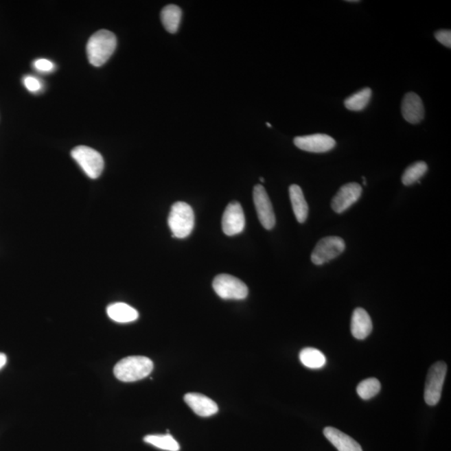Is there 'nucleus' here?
<instances>
[{
	"instance_id": "obj_1",
	"label": "nucleus",
	"mask_w": 451,
	"mask_h": 451,
	"mask_svg": "<svg viewBox=\"0 0 451 451\" xmlns=\"http://www.w3.org/2000/svg\"><path fill=\"white\" fill-rule=\"evenodd\" d=\"M117 40L113 32L100 30L89 40L86 52L89 62L95 67L106 64L117 48Z\"/></svg>"
},
{
	"instance_id": "obj_2",
	"label": "nucleus",
	"mask_w": 451,
	"mask_h": 451,
	"mask_svg": "<svg viewBox=\"0 0 451 451\" xmlns=\"http://www.w3.org/2000/svg\"><path fill=\"white\" fill-rule=\"evenodd\" d=\"M153 362L148 357L130 356L115 365L114 375L122 382H135L148 377L152 372Z\"/></svg>"
},
{
	"instance_id": "obj_3",
	"label": "nucleus",
	"mask_w": 451,
	"mask_h": 451,
	"mask_svg": "<svg viewBox=\"0 0 451 451\" xmlns=\"http://www.w3.org/2000/svg\"><path fill=\"white\" fill-rule=\"evenodd\" d=\"M194 211L183 202L173 204L168 217V225L173 238H186L194 229Z\"/></svg>"
},
{
	"instance_id": "obj_4",
	"label": "nucleus",
	"mask_w": 451,
	"mask_h": 451,
	"mask_svg": "<svg viewBox=\"0 0 451 451\" xmlns=\"http://www.w3.org/2000/svg\"><path fill=\"white\" fill-rule=\"evenodd\" d=\"M71 157L90 178L96 179L102 175L104 159L97 150L79 146L72 150Z\"/></svg>"
},
{
	"instance_id": "obj_5",
	"label": "nucleus",
	"mask_w": 451,
	"mask_h": 451,
	"mask_svg": "<svg viewBox=\"0 0 451 451\" xmlns=\"http://www.w3.org/2000/svg\"><path fill=\"white\" fill-rule=\"evenodd\" d=\"M446 372L447 365L443 361H439L437 363L434 364L428 372L425 395H424L428 406H437L439 400H441Z\"/></svg>"
},
{
	"instance_id": "obj_6",
	"label": "nucleus",
	"mask_w": 451,
	"mask_h": 451,
	"mask_svg": "<svg viewBox=\"0 0 451 451\" xmlns=\"http://www.w3.org/2000/svg\"><path fill=\"white\" fill-rule=\"evenodd\" d=\"M213 287L216 294L222 299L242 300L248 295L246 285L232 275H218L213 280Z\"/></svg>"
},
{
	"instance_id": "obj_7",
	"label": "nucleus",
	"mask_w": 451,
	"mask_h": 451,
	"mask_svg": "<svg viewBox=\"0 0 451 451\" xmlns=\"http://www.w3.org/2000/svg\"><path fill=\"white\" fill-rule=\"evenodd\" d=\"M345 249L344 239L339 237H326L319 240L311 254L315 265H323L340 255Z\"/></svg>"
},
{
	"instance_id": "obj_8",
	"label": "nucleus",
	"mask_w": 451,
	"mask_h": 451,
	"mask_svg": "<svg viewBox=\"0 0 451 451\" xmlns=\"http://www.w3.org/2000/svg\"><path fill=\"white\" fill-rule=\"evenodd\" d=\"M253 202L261 224L265 229H273L276 224L275 214L267 192L262 185H256L253 188Z\"/></svg>"
},
{
	"instance_id": "obj_9",
	"label": "nucleus",
	"mask_w": 451,
	"mask_h": 451,
	"mask_svg": "<svg viewBox=\"0 0 451 451\" xmlns=\"http://www.w3.org/2000/svg\"><path fill=\"white\" fill-rule=\"evenodd\" d=\"M222 227L223 233L227 236H234L244 230L245 215L240 203L229 204L222 216Z\"/></svg>"
},
{
	"instance_id": "obj_10",
	"label": "nucleus",
	"mask_w": 451,
	"mask_h": 451,
	"mask_svg": "<svg viewBox=\"0 0 451 451\" xmlns=\"http://www.w3.org/2000/svg\"><path fill=\"white\" fill-rule=\"evenodd\" d=\"M294 143L297 148L308 152L325 153L329 152L336 146L333 137L325 134H314L308 136L297 137Z\"/></svg>"
},
{
	"instance_id": "obj_11",
	"label": "nucleus",
	"mask_w": 451,
	"mask_h": 451,
	"mask_svg": "<svg viewBox=\"0 0 451 451\" xmlns=\"http://www.w3.org/2000/svg\"><path fill=\"white\" fill-rule=\"evenodd\" d=\"M362 195V187L356 183L344 185L339 189L337 194L334 196L331 207L337 213H345L346 210L354 205Z\"/></svg>"
},
{
	"instance_id": "obj_12",
	"label": "nucleus",
	"mask_w": 451,
	"mask_h": 451,
	"mask_svg": "<svg viewBox=\"0 0 451 451\" xmlns=\"http://www.w3.org/2000/svg\"><path fill=\"white\" fill-rule=\"evenodd\" d=\"M401 111L404 119L411 124H418L425 117V108L422 100L414 92L404 95Z\"/></svg>"
},
{
	"instance_id": "obj_13",
	"label": "nucleus",
	"mask_w": 451,
	"mask_h": 451,
	"mask_svg": "<svg viewBox=\"0 0 451 451\" xmlns=\"http://www.w3.org/2000/svg\"><path fill=\"white\" fill-rule=\"evenodd\" d=\"M184 400L200 417H209L218 411V404L213 400L199 393H188L184 396Z\"/></svg>"
},
{
	"instance_id": "obj_14",
	"label": "nucleus",
	"mask_w": 451,
	"mask_h": 451,
	"mask_svg": "<svg viewBox=\"0 0 451 451\" xmlns=\"http://www.w3.org/2000/svg\"><path fill=\"white\" fill-rule=\"evenodd\" d=\"M373 323L371 318L364 308H358L354 311L351 319V333L354 338L363 340L371 334Z\"/></svg>"
},
{
	"instance_id": "obj_15",
	"label": "nucleus",
	"mask_w": 451,
	"mask_h": 451,
	"mask_svg": "<svg viewBox=\"0 0 451 451\" xmlns=\"http://www.w3.org/2000/svg\"><path fill=\"white\" fill-rule=\"evenodd\" d=\"M323 435L338 451H363L356 441L334 427H326Z\"/></svg>"
},
{
	"instance_id": "obj_16",
	"label": "nucleus",
	"mask_w": 451,
	"mask_h": 451,
	"mask_svg": "<svg viewBox=\"0 0 451 451\" xmlns=\"http://www.w3.org/2000/svg\"><path fill=\"white\" fill-rule=\"evenodd\" d=\"M289 196H290L292 207L297 221L303 223L308 218V206L302 188L296 184L291 185L289 187Z\"/></svg>"
},
{
	"instance_id": "obj_17",
	"label": "nucleus",
	"mask_w": 451,
	"mask_h": 451,
	"mask_svg": "<svg viewBox=\"0 0 451 451\" xmlns=\"http://www.w3.org/2000/svg\"><path fill=\"white\" fill-rule=\"evenodd\" d=\"M107 314L113 321L121 323L136 321L139 317L138 312L124 303L111 304L107 308Z\"/></svg>"
},
{
	"instance_id": "obj_18",
	"label": "nucleus",
	"mask_w": 451,
	"mask_h": 451,
	"mask_svg": "<svg viewBox=\"0 0 451 451\" xmlns=\"http://www.w3.org/2000/svg\"><path fill=\"white\" fill-rule=\"evenodd\" d=\"M182 16V10L175 5H169L164 7L161 13V19L164 28L171 34H175L178 30Z\"/></svg>"
},
{
	"instance_id": "obj_19",
	"label": "nucleus",
	"mask_w": 451,
	"mask_h": 451,
	"mask_svg": "<svg viewBox=\"0 0 451 451\" xmlns=\"http://www.w3.org/2000/svg\"><path fill=\"white\" fill-rule=\"evenodd\" d=\"M301 363L310 369H321L326 365V358L321 351L314 348H305L299 354Z\"/></svg>"
},
{
	"instance_id": "obj_20",
	"label": "nucleus",
	"mask_w": 451,
	"mask_h": 451,
	"mask_svg": "<svg viewBox=\"0 0 451 451\" xmlns=\"http://www.w3.org/2000/svg\"><path fill=\"white\" fill-rule=\"evenodd\" d=\"M372 91L370 88L362 89L361 91L349 96L345 100V106L347 109L353 111H363L368 106L371 99Z\"/></svg>"
},
{
	"instance_id": "obj_21",
	"label": "nucleus",
	"mask_w": 451,
	"mask_h": 451,
	"mask_svg": "<svg viewBox=\"0 0 451 451\" xmlns=\"http://www.w3.org/2000/svg\"><path fill=\"white\" fill-rule=\"evenodd\" d=\"M144 441L157 447L158 449L167 451H179L180 446L171 435H150L144 438Z\"/></svg>"
},
{
	"instance_id": "obj_22",
	"label": "nucleus",
	"mask_w": 451,
	"mask_h": 451,
	"mask_svg": "<svg viewBox=\"0 0 451 451\" xmlns=\"http://www.w3.org/2000/svg\"><path fill=\"white\" fill-rule=\"evenodd\" d=\"M428 171V165L425 161H417L408 167L402 176V183L404 186L419 182V179L426 174Z\"/></svg>"
},
{
	"instance_id": "obj_23",
	"label": "nucleus",
	"mask_w": 451,
	"mask_h": 451,
	"mask_svg": "<svg viewBox=\"0 0 451 451\" xmlns=\"http://www.w3.org/2000/svg\"><path fill=\"white\" fill-rule=\"evenodd\" d=\"M380 389V381L375 378H370V379L365 380L358 384L357 393L360 398L368 400L379 394Z\"/></svg>"
},
{
	"instance_id": "obj_24",
	"label": "nucleus",
	"mask_w": 451,
	"mask_h": 451,
	"mask_svg": "<svg viewBox=\"0 0 451 451\" xmlns=\"http://www.w3.org/2000/svg\"><path fill=\"white\" fill-rule=\"evenodd\" d=\"M24 84L27 90L32 92V93H36V92L40 91L42 87L40 80H38L36 77L30 76L25 77Z\"/></svg>"
},
{
	"instance_id": "obj_25",
	"label": "nucleus",
	"mask_w": 451,
	"mask_h": 451,
	"mask_svg": "<svg viewBox=\"0 0 451 451\" xmlns=\"http://www.w3.org/2000/svg\"><path fill=\"white\" fill-rule=\"evenodd\" d=\"M435 37L439 43L445 45L446 47H451V32L448 30H438L435 33Z\"/></svg>"
},
{
	"instance_id": "obj_26",
	"label": "nucleus",
	"mask_w": 451,
	"mask_h": 451,
	"mask_svg": "<svg viewBox=\"0 0 451 451\" xmlns=\"http://www.w3.org/2000/svg\"><path fill=\"white\" fill-rule=\"evenodd\" d=\"M34 67L37 69L38 71L47 73L52 71L55 65L51 62V61L46 59H38L34 62Z\"/></svg>"
},
{
	"instance_id": "obj_27",
	"label": "nucleus",
	"mask_w": 451,
	"mask_h": 451,
	"mask_svg": "<svg viewBox=\"0 0 451 451\" xmlns=\"http://www.w3.org/2000/svg\"><path fill=\"white\" fill-rule=\"evenodd\" d=\"M7 363V357L5 354L0 353V369Z\"/></svg>"
},
{
	"instance_id": "obj_28",
	"label": "nucleus",
	"mask_w": 451,
	"mask_h": 451,
	"mask_svg": "<svg viewBox=\"0 0 451 451\" xmlns=\"http://www.w3.org/2000/svg\"><path fill=\"white\" fill-rule=\"evenodd\" d=\"M347 2H349V3H358L360 1H358V0H357V1H356V0H348V1H347Z\"/></svg>"
},
{
	"instance_id": "obj_29",
	"label": "nucleus",
	"mask_w": 451,
	"mask_h": 451,
	"mask_svg": "<svg viewBox=\"0 0 451 451\" xmlns=\"http://www.w3.org/2000/svg\"><path fill=\"white\" fill-rule=\"evenodd\" d=\"M266 125H267V126H268V127H272V125L270 124V123H268V122L266 123Z\"/></svg>"
},
{
	"instance_id": "obj_30",
	"label": "nucleus",
	"mask_w": 451,
	"mask_h": 451,
	"mask_svg": "<svg viewBox=\"0 0 451 451\" xmlns=\"http://www.w3.org/2000/svg\"><path fill=\"white\" fill-rule=\"evenodd\" d=\"M260 181L262 183H264V179L263 178V177H261Z\"/></svg>"
}]
</instances>
